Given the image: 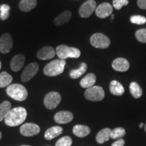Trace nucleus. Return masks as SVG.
<instances>
[{
    "label": "nucleus",
    "mask_w": 146,
    "mask_h": 146,
    "mask_svg": "<svg viewBox=\"0 0 146 146\" xmlns=\"http://www.w3.org/2000/svg\"><path fill=\"white\" fill-rule=\"evenodd\" d=\"M27 112L23 107L14 108L11 109L4 118L5 124L9 127H16L23 124L26 120Z\"/></svg>",
    "instance_id": "nucleus-1"
},
{
    "label": "nucleus",
    "mask_w": 146,
    "mask_h": 146,
    "mask_svg": "<svg viewBox=\"0 0 146 146\" xmlns=\"http://www.w3.org/2000/svg\"><path fill=\"white\" fill-rule=\"evenodd\" d=\"M6 93L11 98L18 102L25 101L28 97V91L23 85L14 83L9 85L6 89Z\"/></svg>",
    "instance_id": "nucleus-2"
},
{
    "label": "nucleus",
    "mask_w": 146,
    "mask_h": 146,
    "mask_svg": "<svg viewBox=\"0 0 146 146\" xmlns=\"http://www.w3.org/2000/svg\"><path fill=\"white\" fill-rule=\"evenodd\" d=\"M64 60L56 59L49 62L43 69V72L46 76H56L62 74L66 66Z\"/></svg>",
    "instance_id": "nucleus-3"
},
{
    "label": "nucleus",
    "mask_w": 146,
    "mask_h": 146,
    "mask_svg": "<svg viewBox=\"0 0 146 146\" xmlns=\"http://www.w3.org/2000/svg\"><path fill=\"white\" fill-rule=\"evenodd\" d=\"M58 57L60 60H66L67 58H78L81 56V52L76 47H68L65 45H61L57 47L56 51Z\"/></svg>",
    "instance_id": "nucleus-4"
},
{
    "label": "nucleus",
    "mask_w": 146,
    "mask_h": 146,
    "mask_svg": "<svg viewBox=\"0 0 146 146\" xmlns=\"http://www.w3.org/2000/svg\"><path fill=\"white\" fill-rule=\"evenodd\" d=\"M104 90L102 87L93 86L87 89L85 92V98L92 102H100L104 98Z\"/></svg>",
    "instance_id": "nucleus-5"
},
{
    "label": "nucleus",
    "mask_w": 146,
    "mask_h": 146,
    "mask_svg": "<svg viewBox=\"0 0 146 146\" xmlns=\"http://www.w3.org/2000/svg\"><path fill=\"white\" fill-rule=\"evenodd\" d=\"M90 43L91 45L96 48L106 49L110 45V40L105 35L96 33L91 36Z\"/></svg>",
    "instance_id": "nucleus-6"
},
{
    "label": "nucleus",
    "mask_w": 146,
    "mask_h": 146,
    "mask_svg": "<svg viewBox=\"0 0 146 146\" xmlns=\"http://www.w3.org/2000/svg\"><path fill=\"white\" fill-rule=\"evenodd\" d=\"M61 102V96L59 93L52 91L45 96L43 103L45 108L48 110H54L60 104Z\"/></svg>",
    "instance_id": "nucleus-7"
},
{
    "label": "nucleus",
    "mask_w": 146,
    "mask_h": 146,
    "mask_svg": "<svg viewBox=\"0 0 146 146\" xmlns=\"http://www.w3.org/2000/svg\"><path fill=\"white\" fill-rule=\"evenodd\" d=\"M39 70V65L37 63L33 62L28 64L22 73L21 80L23 82L29 81L32 79Z\"/></svg>",
    "instance_id": "nucleus-8"
},
{
    "label": "nucleus",
    "mask_w": 146,
    "mask_h": 146,
    "mask_svg": "<svg viewBox=\"0 0 146 146\" xmlns=\"http://www.w3.org/2000/svg\"><path fill=\"white\" fill-rule=\"evenodd\" d=\"M97 3L95 0H87L79 9V15L82 18H88L96 11Z\"/></svg>",
    "instance_id": "nucleus-9"
},
{
    "label": "nucleus",
    "mask_w": 146,
    "mask_h": 146,
    "mask_svg": "<svg viewBox=\"0 0 146 146\" xmlns=\"http://www.w3.org/2000/svg\"><path fill=\"white\" fill-rule=\"evenodd\" d=\"M21 135L25 137H32L39 134L40 127L34 123H25L20 128Z\"/></svg>",
    "instance_id": "nucleus-10"
},
{
    "label": "nucleus",
    "mask_w": 146,
    "mask_h": 146,
    "mask_svg": "<svg viewBox=\"0 0 146 146\" xmlns=\"http://www.w3.org/2000/svg\"><path fill=\"white\" fill-rule=\"evenodd\" d=\"M13 41L10 34L5 33L0 37V52L2 54H8L12 50Z\"/></svg>",
    "instance_id": "nucleus-11"
},
{
    "label": "nucleus",
    "mask_w": 146,
    "mask_h": 146,
    "mask_svg": "<svg viewBox=\"0 0 146 146\" xmlns=\"http://www.w3.org/2000/svg\"><path fill=\"white\" fill-rule=\"evenodd\" d=\"M113 8L109 3L104 2L100 4L96 9V14L100 18H106L112 14Z\"/></svg>",
    "instance_id": "nucleus-12"
},
{
    "label": "nucleus",
    "mask_w": 146,
    "mask_h": 146,
    "mask_svg": "<svg viewBox=\"0 0 146 146\" xmlns=\"http://www.w3.org/2000/svg\"><path fill=\"white\" fill-rule=\"evenodd\" d=\"M73 119V114L69 111H60L55 114L54 120L58 124H67Z\"/></svg>",
    "instance_id": "nucleus-13"
},
{
    "label": "nucleus",
    "mask_w": 146,
    "mask_h": 146,
    "mask_svg": "<svg viewBox=\"0 0 146 146\" xmlns=\"http://www.w3.org/2000/svg\"><path fill=\"white\" fill-rule=\"evenodd\" d=\"M56 55V52L52 47L46 46L38 51L36 56L39 60H46L52 59Z\"/></svg>",
    "instance_id": "nucleus-14"
},
{
    "label": "nucleus",
    "mask_w": 146,
    "mask_h": 146,
    "mask_svg": "<svg viewBox=\"0 0 146 146\" xmlns=\"http://www.w3.org/2000/svg\"><path fill=\"white\" fill-rule=\"evenodd\" d=\"M129 65L127 60L123 58H118L115 59L112 62V68L118 72H125L129 70Z\"/></svg>",
    "instance_id": "nucleus-15"
},
{
    "label": "nucleus",
    "mask_w": 146,
    "mask_h": 146,
    "mask_svg": "<svg viewBox=\"0 0 146 146\" xmlns=\"http://www.w3.org/2000/svg\"><path fill=\"white\" fill-rule=\"evenodd\" d=\"M25 62V57L23 54H18L12 58L10 63L11 69L14 72H18L23 68Z\"/></svg>",
    "instance_id": "nucleus-16"
},
{
    "label": "nucleus",
    "mask_w": 146,
    "mask_h": 146,
    "mask_svg": "<svg viewBox=\"0 0 146 146\" xmlns=\"http://www.w3.org/2000/svg\"><path fill=\"white\" fill-rule=\"evenodd\" d=\"M72 132L75 136L80 138H83L90 134L91 129L87 126L76 125L73 127Z\"/></svg>",
    "instance_id": "nucleus-17"
},
{
    "label": "nucleus",
    "mask_w": 146,
    "mask_h": 146,
    "mask_svg": "<svg viewBox=\"0 0 146 146\" xmlns=\"http://www.w3.org/2000/svg\"><path fill=\"white\" fill-rule=\"evenodd\" d=\"M63 132V129L60 126H55V127H52L48 129L45 131V139L52 140L53 139L61 135Z\"/></svg>",
    "instance_id": "nucleus-18"
},
{
    "label": "nucleus",
    "mask_w": 146,
    "mask_h": 146,
    "mask_svg": "<svg viewBox=\"0 0 146 146\" xmlns=\"http://www.w3.org/2000/svg\"><path fill=\"white\" fill-rule=\"evenodd\" d=\"M110 91L114 96H120L125 93V88L121 83L114 80L110 83Z\"/></svg>",
    "instance_id": "nucleus-19"
},
{
    "label": "nucleus",
    "mask_w": 146,
    "mask_h": 146,
    "mask_svg": "<svg viewBox=\"0 0 146 146\" xmlns=\"http://www.w3.org/2000/svg\"><path fill=\"white\" fill-rule=\"evenodd\" d=\"M96 82V76L94 73H89L83 78H82L81 82H80V85L83 88L88 89L94 86Z\"/></svg>",
    "instance_id": "nucleus-20"
},
{
    "label": "nucleus",
    "mask_w": 146,
    "mask_h": 146,
    "mask_svg": "<svg viewBox=\"0 0 146 146\" xmlns=\"http://www.w3.org/2000/svg\"><path fill=\"white\" fill-rule=\"evenodd\" d=\"M71 17H72V13L70 11H64L55 18L54 23L56 26H61L64 24L68 23Z\"/></svg>",
    "instance_id": "nucleus-21"
},
{
    "label": "nucleus",
    "mask_w": 146,
    "mask_h": 146,
    "mask_svg": "<svg viewBox=\"0 0 146 146\" xmlns=\"http://www.w3.org/2000/svg\"><path fill=\"white\" fill-rule=\"evenodd\" d=\"M111 129L109 128H105L102 129L96 135V141L100 144H103L108 141L110 139Z\"/></svg>",
    "instance_id": "nucleus-22"
},
{
    "label": "nucleus",
    "mask_w": 146,
    "mask_h": 146,
    "mask_svg": "<svg viewBox=\"0 0 146 146\" xmlns=\"http://www.w3.org/2000/svg\"><path fill=\"white\" fill-rule=\"evenodd\" d=\"M36 0H21L19 3V8L24 12H28L36 7Z\"/></svg>",
    "instance_id": "nucleus-23"
},
{
    "label": "nucleus",
    "mask_w": 146,
    "mask_h": 146,
    "mask_svg": "<svg viewBox=\"0 0 146 146\" xmlns=\"http://www.w3.org/2000/svg\"><path fill=\"white\" fill-rule=\"evenodd\" d=\"M129 89H130V92L133 97L135 99H138V98H141L143 94L142 91V89L139 85L136 82H132L131 83L130 85H129Z\"/></svg>",
    "instance_id": "nucleus-24"
},
{
    "label": "nucleus",
    "mask_w": 146,
    "mask_h": 146,
    "mask_svg": "<svg viewBox=\"0 0 146 146\" xmlns=\"http://www.w3.org/2000/svg\"><path fill=\"white\" fill-rule=\"evenodd\" d=\"M87 69V65L86 63L82 62L80 67L77 69H74L72 70L70 72V76L73 79H75V78H79L80 76L83 75V74L86 72Z\"/></svg>",
    "instance_id": "nucleus-25"
},
{
    "label": "nucleus",
    "mask_w": 146,
    "mask_h": 146,
    "mask_svg": "<svg viewBox=\"0 0 146 146\" xmlns=\"http://www.w3.org/2000/svg\"><path fill=\"white\" fill-rule=\"evenodd\" d=\"M13 78L7 72H2L0 74V87H8L12 82Z\"/></svg>",
    "instance_id": "nucleus-26"
},
{
    "label": "nucleus",
    "mask_w": 146,
    "mask_h": 146,
    "mask_svg": "<svg viewBox=\"0 0 146 146\" xmlns=\"http://www.w3.org/2000/svg\"><path fill=\"white\" fill-rule=\"evenodd\" d=\"M11 110V103L8 101H4L0 104V122L5 118Z\"/></svg>",
    "instance_id": "nucleus-27"
},
{
    "label": "nucleus",
    "mask_w": 146,
    "mask_h": 146,
    "mask_svg": "<svg viewBox=\"0 0 146 146\" xmlns=\"http://www.w3.org/2000/svg\"><path fill=\"white\" fill-rule=\"evenodd\" d=\"M126 134V131L123 128L118 127L115 128L113 130H111L110 138L113 139H120L125 137Z\"/></svg>",
    "instance_id": "nucleus-28"
},
{
    "label": "nucleus",
    "mask_w": 146,
    "mask_h": 146,
    "mask_svg": "<svg viewBox=\"0 0 146 146\" xmlns=\"http://www.w3.org/2000/svg\"><path fill=\"white\" fill-rule=\"evenodd\" d=\"M10 7L7 4H2L0 5V18L2 21H5L10 15Z\"/></svg>",
    "instance_id": "nucleus-29"
},
{
    "label": "nucleus",
    "mask_w": 146,
    "mask_h": 146,
    "mask_svg": "<svg viewBox=\"0 0 146 146\" xmlns=\"http://www.w3.org/2000/svg\"><path fill=\"white\" fill-rule=\"evenodd\" d=\"M72 143V140L70 137L64 136L58 140L56 146H70Z\"/></svg>",
    "instance_id": "nucleus-30"
},
{
    "label": "nucleus",
    "mask_w": 146,
    "mask_h": 146,
    "mask_svg": "<svg viewBox=\"0 0 146 146\" xmlns=\"http://www.w3.org/2000/svg\"><path fill=\"white\" fill-rule=\"evenodd\" d=\"M130 21L133 24L141 25L146 23V18L143 16L134 15L130 18Z\"/></svg>",
    "instance_id": "nucleus-31"
},
{
    "label": "nucleus",
    "mask_w": 146,
    "mask_h": 146,
    "mask_svg": "<svg viewBox=\"0 0 146 146\" xmlns=\"http://www.w3.org/2000/svg\"><path fill=\"white\" fill-rule=\"evenodd\" d=\"M137 39L141 43H146V29H139L135 33Z\"/></svg>",
    "instance_id": "nucleus-32"
},
{
    "label": "nucleus",
    "mask_w": 146,
    "mask_h": 146,
    "mask_svg": "<svg viewBox=\"0 0 146 146\" xmlns=\"http://www.w3.org/2000/svg\"><path fill=\"white\" fill-rule=\"evenodd\" d=\"M129 0H113V7L116 10H120L122 7L128 5Z\"/></svg>",
    "instance_id": "nucleus-33"
},
{
    "label": "nucleus",
    "mask_w": 146,
    "mask_h": 146,
    "mask_svg": "<svg viewBox=\"0 0 146 146\" xmlns=\"http://www.w3.org/2000/svg\"><path fill=\"white\" fill-rule=\"evenodd\" d=\"M125 140L123 139H118L117 141L114 142L111 146H124L125 145Z\"/></svg>",
    "instance_id": "nucleus-34"
},
{
    "label": "nucleus",
    "mask_w": 146,
    "mask_h": 146,
    "mask_svg": "<svg viewBox=\"0 0 146 146\" xmlns=\"http://www.w3.org/2000/svg\"><path fill=\"white\" fill-rule=\"evenodd\" d=\"M137 5L139 8L146 10V0H138Z\"/></svg>",
    "instance_id": "nucleus-35"
},
{
    "label": "nucleus",
    "mask_w": 146,
    "mask_h": 146,
    "mask_svg": "<svg viewBox=\"0 0 146 146\" xmlns=\"http://www.w3.org/2000/svg\"><path fill=\"white\" fill-rule=\"evenodd\" d=\"M143 127V123H141L139 125V128H142Z\"/></svg>",
    "instance_id": "nucleus-36"
},
{
    "label": "nucleus",
    "mask_w": 146,
    "mask_h": 146,
    "mask_svg": "<svg viewBox=\"0 0 146 146\" xmlns=\"http://www.w3.org/2000/svg\"><path fill=\"white\" fill-rule=\"evenodd\" d=\"M114 15H112V18H111V21H113V20H114Z\"/></svg>",
    "instance_id": "nucleus-37"
},
{
    "label": "nucleus",
    "mask_w": 146,
    "mask_h": 146,
    "mask_svg": "<svg viewBox=\"0 0 146 146\" xmlns=\"http://www.w3.org/2000/svg\"><path fill=\"white\" fill-rule=\"evenodd\" d=\"M144 130H145V131L146 132V124L145 125V127H144Z\"/></svg>",
    "instance_id": "nucleus-38"
},
{
    "label": "nucleus",
    "mask_w": 146,
    "mask_h": 146,
    "mask_svg": "<svg viewBox=\"0 0 146 146\" xmlns=\"http://www.w3.org/2000/svg\"><path fill=\"white\" fill-rule=\"evenodd\" d=\"M1 139V133L0 132V139Z\"/></svg>",
    "instance_id": "nucleus-39"
},
{
    "label": "nucleus",
    "mask_w": 146,
    "mask_h": 146,
    "mask_svg": "<svg viewBox=\"0 0 146 146\" xmlns=\"http://www.w3.org/2000/svg\"><path fill=\"white\" fill-rule=\"evenodd\" d=\"M1 62H0V69H1Z\"/></svg>",
    "instance_id": "nucleus-40"
},
{
    "label": "nucleus",
    "mask_w": 146,
    "mask_h": 146,
    "mask_svg": "<svg viewBox=\"0 0 146 146\" xmlns=\"http://www.w3.org/2000/svg\"><path fill=\"white\" fill-rule=\"evenodd\" d=\"M22 146H29V145H22Z\"/></svg>",
    "instance_id": "nucleus-41"
}]
</instances>
